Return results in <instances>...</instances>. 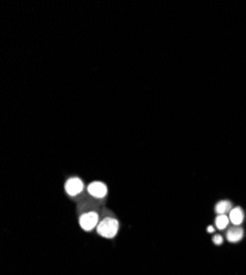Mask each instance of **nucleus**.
<instances>
[{
  "instance_id": "nucleus-6",
  "label": "nucleus",
  "mask_w": 246,
  "mask_h": 275,
  "mask_svg": "<svg viewBox=\"0 0 246 275\" xmlns=\"http://www.w3.org/2000/svg\"><path fill=\"white\" fill-rule=\"evenodd\" d=\"M230 220L234 223L235 226H240L244 220V213L240 207L233 208L230 212Z\"/></svg>"
},
{
  "instance_id": "nucleus-1",
  "label": "nucleus",
  "mask_w": 246,
  "mask_h": 275,
  "mask_svg": "<svg viewBox=\"0 0 246 275\" xmlns=\"http://www.w3.org/2000/svg\"><path fill=\"white\" fill-rule=\"evenodd\" d=\"M119 229V222L117 219L112 217H106L102 220L99 226L96 227L97 234L100 236L107 238V239H112L116 235H117Z\"/></svg>"
},
{
  "instance_id": "nucleus-10",
  "label": "nucleus",
  "mask_w": 246,
  "mask_h": 275,
  "mask_svg": "<svg viewBox=\"0 0 246 275\" xmlns=\"http://www.w3.org/2000/svg\"><path fill=\"white\" fill-rule=\"evenodd\" d=\"M208 231H209V232H213V231H214V228H213V227H209V228H208Z\"/></svg>"
},
{
  "instance_id": "nucleus-5",
  "label": "nucleus",
  "mask_w": 246,
  "mask_h": 275,
  "mask_svg": "<svg viewBox=\"0 0 246 275\" xmlns=\"http://www.w3.org/2000/svg\"><path fill=\"white\" fill-rule=\"evenodd\" d=\"M244 236V231L242 228L240 227H234V228H231V229L227 231L226 234V238L227 240L232 244H235V242H239L240 240H242V238Z\"/></svg>"
},
{
  "instance_id": "nucleus-7",
  "label": "nucleus",
  "mask_w": 246,
  "mask_h": 275,
  "mask_svg": "<svg viewBox=\"0 0 246 275\" xmlns=\"http://www.w3.org/2000/svg\"><path fill=\"white\" fill-rule=\"evenodd\" d=\"M231 207H232V204L230 202H227V200H221L220 203L216 204L215 212L219 214V215H224V214L232 211Z\"/></svg>"
},
{
  "instance_id": "nucleus-4",
  "label": "nucleus",
  "mask_w": 246,
  "mask_h": 275,
  "mask_svg": "<svg viewBox=\"0 0 246 275\" xmlns=\"http://www.w3.org/2000/svg\"><path fill=\"white\" fill-rule=\"evenodd\" d=\"M87 192L95 198H104L107 194V186L103 182H93L87 186Z\"/></svg>"
},
{
  "instance_id": "nucleus-8",
  "label": "nucleus",
  "mask_w": 246,
  "mask_h": 275,
  "mask_svg": "<svg viewBox=\"0 0 246 275\" xmlns=\"http://www.w3.org/2000/svg\"><path fill=\"white\" fill-rule=\"evenodd\" d=\"M229 222H230V218L225 215H220V216H217L215 219L216 228L220 230L225 229L227 225H229Z\"/></svg>"
},
{
  "instance_id": "nucleus-9",
  "label": "nucleus",
  "mask_w": 246,
  "mask_h": 275,
  "mask_svg": "<svg viewBox=\"0 0 246 275\" xmlns=\"http://www.w3.org/2000/svg\"><path fill=\"white\" fill-rule=\"evenodd\" d=\"M213 242H214L215 244H223V238H222L220 235H215L214 237H213Z\"/></svg>"
},
{
  "instance_id": "nucleus-2",
  "label": "nucleus",
  "mask_w": 246,
  "mask_h": 275,
  "mask_svg": "<svg viewBox=\"0 0 246 275\" xmlns=\"http://www.w3.org/2000/svg\"><path fill=\"white\" fill-rule=\"evenodd\" d=\"M99 214L95 212H89L83 214L80 217V226L83 230L92 231L99 226Z\"/></svg>"
},
{
  "instance_id": "nucleus-3",
  "label": "nucleus",
  "mask_w": 246,
  "mask_h": 275,
  "mask_svg": "<svg viewBox=\"0 0 246 275\" xmlns=\"http://www.w3.org/2000/svg\"><path fill=\"white\" fill-rule=\"evenodd\" d=\"M66 192L70 196H77L80 195L83 190H84V183H83L81 179L78 177H72L67 181L66 185H64Z\"/></svg>"
}]
</instances>
